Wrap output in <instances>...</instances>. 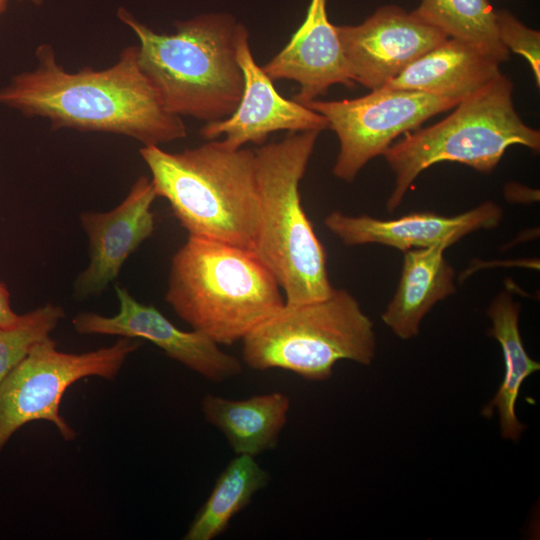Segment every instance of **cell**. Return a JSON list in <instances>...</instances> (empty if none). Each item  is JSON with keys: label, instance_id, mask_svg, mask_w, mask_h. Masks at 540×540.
Here are the masks:
<instances>
[{"label": "cell", "instance_id": "obj_25", "mask_svg": "<svg viewBox=\"0 0 540 540\" xmlns=\"http://www.w3.org/2000/svg\"><path fill=\"white\" fill-rule=\"evenodd\" d=\"M8 5V0H0V15L5 12Z\"/></svg>", "mask_w": 540, "mask_h": 540}, {"label": "cell", "instance_id": "obj_19", "mask_svg": "<svg viewBox=\"0 0 540 540\" xmlns=\"http://www.w3.org/2000/svg\"><path fill=\"white\" fill-rule=\"evenodd\" d=\"M520 304L508 291L499 293L490 303L487 315L492 326L488 335L495 338L502 349L504 378L491 401L483 408L482 415L490 418L497 411L501 435L518 441L527 428L516 416L515 405L524 380L539 371V362L527 353L519 330Z\"/></svg>", "mask_w": 540, "mask_h": 540}, {"label": "cell", "instance_id": "obj_2", "mask_svg": "<svg viewBox=\"0 0 540 540\" xmlns=\"http://www.w3.org/2000/svg\"><path fill=\"white\" fill-rule=\"evenodd\" d=\"M118 18L136 35L138 63L166 109L213 122L237 107L244 79L237 43L244 25L228 13H208L175 23V33H157L120 8Z\"/></svg>", "mask_w": 540, "mask_h": 540}, {"label": "cell", "instance_id": "obj_9", "mask_svg": "<svg viewBox=\"0 0 540 540\" xmlns=\"http://www.w3.org/2000/svg\"><path fill=\"white\" fill-rule=\"evenodd\" d=\"M459 101L423 92L381 87L354 99L312 100L306 107L324 116L339 140L333 166L338 179L353 182L360 170L382 155L400 134Z\"/></svg>", "mask_w": 540, "mask_h": 540}, {"label": "cell", "instance_id": "obj_15", "mask_svg": "<svg viewBox=\"0 0 540 540\" xmlns=\"http://www.w3.org/2000/svg\"><path fill=\"white\" fill-rule=\"evenodd\" d=\"M327 0H310L306 17L289 42L262 68L272 81L299 84L293 100L306 104L336 84L353 87L341 43L328 18Z\"/></svg>", "mask_w": 540, "mask_h": 540}, {"label": "cell", "instance_id": "obj_12", "mask_svg": "<svg viewBox=\"0 0 540 540\" xmlns=\"http://www.w3.org/2000/svg\"><path fill=\"white\" fill-rule=\"evenodd\" d=\"M237 59L244 79L241 99L228 117L208 122L200 129L205 139L223 136L221 141L225 146L238 149L248 143L263 145L268 136L277 131L321 132L328 128L324 116L295 100L284 98L275 89L273 81L252 55L245 26L237 43Z\"/></svg>", "mask_w": 540, "mask_h": 540}, {"label": "cell", "instance_id": "obj_18", "mask_svg": "<svg viewBox=\"0 0 540 540\" xmlns=\"http://www.w3.org/2000/svg\"><path fill=\"white\" fill-rule=\"evenodd\" d=\"M289 409L282 392L240 400L207 394L201 403L205 420L223 433L234 453L252 457L277 446Z\"/></svg>", "mask_w": 540, "mask_h": 540}, {"label": "cell", "instance_id": "obj_24", "mask_svg": "<svg viewBox=\"0 0 540 540\" xmlns=\"http://www.w3.org/2000/svg\"><path fill=\"white\" fill-rule=\"evenodd\" d=\"M19 316L12 310L9 291L5 284L0 281V327L15 324Z\"/></svg>", "mask_w": 540, "mask_h": 540}, {"label": "cell", "instance_id": "obj_21", "mask_svg": "<svg viewBox=\"0 0 540 540\" xmlns=\"http://www.w3.org/2000/svg\"><path fill=\"white\" fill-rule=\"evenodd\" d=\"M413 12L449 38L466 42L499 63L509 58L498 37L496 11L489 0H421Z\"/></svg>", "mask_w": 540, "mask_h": 540}, {"label": "cell", "instance_id": "obj_1", "mask_svg": "<svg viewBox=\"0 0 540 540\" xmlns=\"http://www.w3.org/2000/svg\"><path fill=\"white\" fill-rule=\"evenodd\" d=\"M36 68L14 76L0 89V104L27 117H42L54 129L113 133L143 146H159L187 135L181 117L169 112L141 70L138 47L129 46L112 66L66 71L52 46L36 50Z\"/></svg>", "mask_w": 540, "mask_h": 540}, {"label": "cell", "instance_id": "obj_8", "mask_svg": "<svg viewBox=\"0 0 540 540\" xmlns=\"http://www.w3.org/2000/svg\"><path fill=\"white\" fill-rule=\"evenodd\" d=\"M140 345L121 337L109 347L75 354L58 351L50 337L37 343L0 383V451L16 430L34 420L49 421L64 440H74L75 430L59 413L67 388L89 376L114 379Z\"/></svg>", "mask_w": 540, "mask_h": 540}, {"label": "cell", "instance_id": "obj_6", "mask_svg": "<svg viewBox=\"0 0 540 540\" xmlns=\"http://www.w3.org/2000/svg\"><path fill=\"white\" fill-rule=\"evenodd\" d=\"M512 145L538 152L540 132L524 123L516 112L513 84L501 73L460 101L442 121L408 131L386 149L382 155L395 174L387 210H396L414 180L428 167L449 161L490 173Z\"/></svg>", "mask_w": 540, "mask_h": 540}, {"label": "cell", "instance_id": "obj_11", "mask_svg": "<svg viewBox=\"0 0 540 540\" xmlns=\"http://www.w3.org/2000/svg\"><path fill=\"white\" fill-rule=\"evenodd\" d=\"M115 292L119 301L116 315L82 312L72 319L75 331L148 340L169 358L217 383L242 372L240 360L222 351L207 335L177 328L157 308L137 301L124 287L116 285Z\"/></svg>", "mask_w": 540, "mask_h": 540}, {"label": "cell", "instance_id": "obj_10", "mask_svg": "<svg viewBox=\"0 0 540 540\" xmlns=\"http://www.w3.org/2000/svg\"><path fill=\"white\" fill-rule=\"evenodd\" d=\"M354 83L378 89L448 36L395 5L377 9L359 25L336 26Z\"/></svg>", "mask_w": 540, "mask_h": 540}, {"label": "cell", "instance_id": "obj_16", "mask_svg": "<svg viewBox=\"0 0 540 540\" xmlns=\"http://www.w3.org/2000/svg\"><path fill=\"white\" fill-rule=\"evenodd\" d=\"M499 62L480 49L447 38L383 87L462 101L498 77Z\"/></svg>", "mask_w": 540, "mask_h": 540}, {"label": "cell", "instance_id": "obj_3", "mask_svg": "<svg viewBox=\"0 0 540 540\" xmlns=\"http://www.w3.org/2000/svg\"><path fill=\"white\" fill-rule=\"evenodd\" d=\"M157 197L165 198L188 236L253 250L260 213L255 151L221 140L171 153L143 146Z\"/></svg>", "mask_w": 540, "mask_h": 540}, {"label": "cell", "instance_id": "obj_26", "mask_svg": "<svg viewBox=\"0 0 540 540\" xmlns=\"http://www.w3.org/2000/svg\"><path fill=\"white\" fill-rule=\"evenodd\" d=\"M19 1H24V0H19ZM28 1H30L31 3L35 5H40L43 2V0H28Z\"/></svg>", "mask_w": 540, "mask_h": 540}, {"label": "cell", "instance_id": "obj_5", "mask_svg": "<svg viewBox=\"0 0 540 540\" xmlns=\"http://www.w3.org/2000/svg\"><path fill=\"white\" fill-rule=\"evenodd\" d=\"M320 131L288 132L255 151L260 213L254 253L275 277L286 304L327 297V254L299 192Z\"/></svg>", "mask_w": 540, "mask_h": 540}, {"label": "cell", "instance_id": "obj_22", "mask_svg": "<svg viewBox=\"0 0 540 540\" xmlns=\"http://www.w3.org/2000/svg\"><path fill=\"white\" fill-rule=\"evenodd\" d=\"M64 318L61 306L47 303L19 316L18 321L0 327V383L40 341Z\"/></svg>", "mask_w": 540, "mask_h": 540}, {"label": "cell", "instance_id": "obj_20", "mask_svg": "<svg viewBox=\"0 0 540 540\" xmlns=\"http://www.w3.org/2000/svg\"><path fill=\"white\" fill-rule=\"evenodd\" d=\"M248 455H236L220 473L183 539L212 540L270 482V474Z\"/></svg>", "mask_w": 540, "mask_h": 540}, {"label": "cell", "instance_id": "obj_14", "mask_svg": "<svg viewBox=\"0 0 540 540\" xmlns=\"http://www.w3.org/2000/svg\"><path fill=\"white\" fill-rule=\"evenodd\" d=\"M502 218L501 207L486 201L454 216L415 212L397 219L381 220L334 211L326 216L324 224L346 246L376 243L405 252L439 244L449 247L472 232L497 227Z\"/></svg>", "mask_w": 540, "mask_h": 540}, {"label": "cell", "instance_id": "obj_4", "mask_svg": "<svg viewBox=\"0 0 540 540\" xmlns=\"http://www.w3.org/2000/svg\"><path fill=\"white\" fill-rule=\"evenodd\" d=\"M166 302L219 345L242 341L285 304L253 250L188 236L172 257Z\"/></svg>", "mask_w": 540, "mask_h": 540}, {"label": "cell", "instance_id": "obj_17", "mask_svg": "<svg viewBox=\"0 0 540 540\" xmlns=\"http://www.w3.org/2000/svg\"><path fill=\"white\" fill-rule=\"evenodd\" d=\"M447 248L439 244L403 252L396 292L381 315L398 338L408 340L417 336L426 314L455 293V271L444 256Z\"/></svg>", "mask_w": 540, "mask_h": 540}, {"label": "cell", "instance_id": "obj_23", "mask_svg": "<svg viewBox=\"0 0 540 540\" xmlns=\"http://www.w3.org/2000/svg\"><path fill=\"white\" fill-rule=\"evenodd\" d=\"M496 26L501 43L510 52L522 55L540 85V33L524 25L507 10L496 11Z\"/></svg>", "mask_w": 540, "mask_h": 540}, {"label": "cell", "instance_id": "obj_7", "mask_svg": "<svg viewBox=\"0 0 540 540\" xmlns=\"http://www.w3.org/2000/svg\"><path fill=\"white\" fill-rule=\"evenodd\" d=\"M376 355L373 322L356 298L335 289L320 300L284 304L242 340L251 369H283L309 381H325L338 361L370 365Z\"/></svg>", "mask_w": 540, "mask_h": 540}, {"label": "cell", "instance_id": "obj_13", "mask_svg": "<svg viewBox=\"0 0 540 540\" xmlns=\"http://www.w3.org/2000/svg\"><path fill=\"white\" fill-rule=\"evenodd\" d=\"M157 198L151 179L140 176L123 201L108 212H82L88 236L89 264L74 282V295L86 299L101 294L126 260L155 229L151 206Z\"/></svg>", "mask_w": 540, "mask_h": 540}]
</instances>
